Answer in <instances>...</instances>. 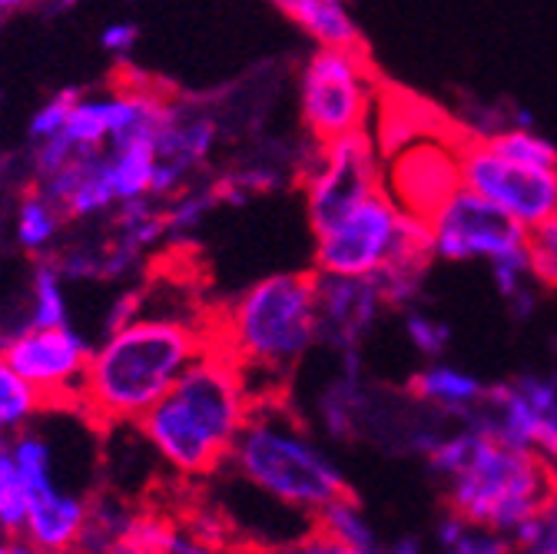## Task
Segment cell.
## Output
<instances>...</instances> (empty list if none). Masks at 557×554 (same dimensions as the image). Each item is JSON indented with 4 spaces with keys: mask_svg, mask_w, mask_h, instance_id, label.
<instances>
[{
    "mask_svg": "<svg viewBox=\"0 0 557 554\" xmlns=\"http://www.w3.org/2000/svg\"><path fill=\"white\" fill-rule=\"evenodd\" d=\"M139 306H144V299H139V293H126V296H120V299L113 303V309H110V329H113V325H120V322L136 319V316H139Z\"/></svg>",
    "mask_w": 557,
    "mask_h": 554,
    "instance_id": "cell-33",
    "label": "cell"
},
{
    "mask_svg": "<svg viewBox=\"0 0 557 554\" xmlns=\"http://www.w3.org/2000/svg\"><path fill=\"white\" fill-rule=\"evenodd\" d=\"M30 512V489L27 478L11 452V445H0V531L8 538H21Z\"/></svg>",
    "mask_w": 557,
    "mask_h": 554,
    "instance_id": "cell-22",
    "label": "cell"
},
{
    "mask_svg": "<svg viewBox=\"0 0 557 554\" xmlns=\"http://www.w3.org/2000/svg\"><path fill=\"white\" fill-rule=\"evenodd\" d=\"M66 322V293L63 272L57 262H40L30 280V319L27 325H63Z\"/></svg>",
    "mask_w": 557,
    "mask_h": 554,
    "instance_id": "cell-23",
    "label": "cell"
},
{
    "mask_svg": "<svg viewBox=\"0 0 557 554\" xmlns=\"http://www.w3.org/2000/svg\"><path fill=\"white\" fill-rule=\"evenodd\" d=\"M216 120L206 110L173 103L166 126L157 136V173H153V199L176 196L186 189L189 176L209 160L216 147Z\"/></svg>",
    "mask_w": 557,
    "mask_h": 554,
    "instance_id": "cell-13",
    "label": "cell"
},
{
    "mask_svg": "<svg viewBox=\"0 0 557 554\" xmlns=\"http://www.w3.org/2000/svg\"><path fill=\"white\" fill-rule=\"evenodd\" d=\"M216 199H220L216 189H213V193H196V189L176 193L173 206H170V210H163V213H166V236L193 233V230L206 220V213L213 210V202H216Z\"/></svg>",
    "mask_w": 557,
    "mask_h": 554,
    "instance_id": "cell-29",
    "label": "cell"
},
{
    "mask_svg": "<svg viewBox=\"0 0 557 554\" xmlns=\"http://www.w3.org/2000/svg\"><path fill=\"white\" fill-rule=\"evenodd\" d=\"M458 160L461 183L498 202L521 226L534 230L557 213V167H537L505 157L484 136L458 140Z\"/></svg>",
    "mask_w": 557,
    "mask_h": 554,
    "instance_id": "cell-8",
    "label": "cell"
},
{
    "mask_svg": "<svg viewBox=\"0 0 557 554\" xmlns=\"http://www.w3.org/2000/svg\"><path fill=\"white\" fill-rule=\"evenodd\" d=\"M531 253V272L541 286H557V213L537 223L528 236Z\"/></svg>",
    "mask_w": 557,
    "mask_h": 554,
    "instance_id": "cell-28",
    "label": "cell"
},
{
    "mask_svg": "<svg viewBox=\"0 0 557 554\" xmlns=\"http://www.w3.org/2000/svg\"><path fill=\"white\" fill-rule=\"evenodd\" d=\"M213 338V322L139 312L129 322L107 329L90 353V366L77 395L81 411L97 426H136L193 359Z\"/></svg>",
    "mask_w": 557,
    "mask_h": 554,
    "instance_id": "cell-2",
    "label": "cell"
},
{
    "mask_svg": "<svg viewBox=\"0 0 557 554\" xmlns=\"http://www.w3.org/2000/svg\"><path fill=\"white\" fill-rule=\"evenodd\" d=\"M375 74L362 47H319L299 74V116L309 140L329 144L369 126Z\"/></svg>",
    "mask_w": 557,
    "mask_h": 554,
    "instance_id": "cell-6",
    "label": "cell"
},
{
    "mask_svg": "<svg viewBox=\"0 0 557 554\" xmlns=\"http://www.w3.org/2000/svg\"><path fill=\"white\" fill-rule=\"evenodd\" d=\"M37 0H0V11L4 14H14V11H27V8H34Z\"/></svg>",
    "mask_w": 557,
    "mask_h": 554,
    "instance_id": "cell-34",
    "label": "cell"
},
{
    "mask_svg": "<svg viewBox=\"0 0 557 554\" xmlns=\"http://www.w3.org/2000/svg\"><path fill=\"white\" fill-rule=\"evenodd\" d=\"M405 332L411 338V345L418 353H425L432 359H438L445 353V345L451 342V329L432 316H422V312H408L405 316Z\"/></svg>",
    "mask_w": 557,
    "mask_h": 554,
    "instance_id": "cell-30",
    "label": "cell"
},
{
    "mask_svg": "<svg viewBox=\"0 0 557 554\" xmlns=\"http://www.w3.org/2000/svg\"><path fill=\"white\" fill-rule=\"evenodd\" d=\"M425 455L448 484V512L508 541L557 495V465L547 455L511 445L478 426L435 439Z\"/></svg>",
    "mask_w": 557,
    "mask_h": 554,
    "instance_id": "cell-3",
    "label": "cell"
},
{
    "mask_svg": "<svg viewBox=\"0 0 557 554\" xmlns=\"http://www.w3.org/2000/svg\"><path fill=\"white\" fill-rule=\"evenodd\" d=\"M44 395L17 372V366L0 349V435L27 429L44 408Z\"/></svg>",
    "mask_w": 557,
    "mask_h": 554,
    "instance_id": "cell-21",
    "label": "cell"
},
{
    "mask_svg": "<svg viewBox=\"0 0 557 554\" xmlns=\"http://www.w3.org/2000/svg\"><path fill=\"white\" fill-rule=\"evenodd\" d=\"M319 47H362L359 24L345 0H269Z\"/></svg>",
    "mask_w": 557,
    "mask_h": 554,
    "instance_id": "cell-18",
    "label": "cell"
},
{
    "mask_svg": "<svg viewBox=\"0 0 557 554\" xmlns=\"http://www.w3.org/2000/svg\"><path fill=\"white\" fill-rule=\"evenodd\" d=\"M461 186L458 140L438 133H418L392 153L382 170V189L401 206L405 213L425 220Z\"/></svg>",
    "mask_w": 557,
    "mask_h": 554,
    "instance_id": "cell-10",
    "label": "cell"
},
{
    "mask_svg": "<svg viewBox=\"0 0 557 554\" xmlns=\"http://www.w3.org/2000/svg\"><path fill=\"white\" fill-rule=\"evenodd\" d=\"M40 189L60 206L66 220H90L107 213L110 206H116L107 173V147H81L60 170L40 180Z\"/></svg>",
    "mask_w": 557,
    "mask_h": 554,
    "instance_id": "cell-14",
    "label": "cell"
},
{
    "mask_svg": "<svg viewBox=\"0 0 557 554\" xmlns=\"http://www.w3.org/2000/svg\"><path fill=\"white\" fill-rule=\"evenodd\" d=\"M256 405L259 398L236 356L223 342L209 338L176 385L139 415L136 432L176 475L209 478L226 468Z\"/></svg>",
    "mask_w": 557,
    "mask_h": 554,
    "instance_id": "cell-1",
    "label": "cell"
},
{
    "mask_svg": "<svg viewBox=\"0 0 557 554\" xmlns=\"http://www.w3.org/2000/svg\"><path fill=\"white\" fill-rule=\"evenodd\" d=\"M107 173L116 206L153 196L157 140H123L107 147Z\"/></svg>",
    "mask_w": 557,
    "mask_h": 554,
    "instance_id": "cell-19",
    "label": "cell"
},
{
    "mask_svg": "<svg viewBox=\"0 0 557 554\" xmlns=\"http://www.w3.org/2000/svg\"><path fill=\"white\" fill-rule=\"evenodd\" d=\"M136 37H139V30H136L133 24L120 21V24H110V27L103 30L100 44H103V50H110L113 57H126V53L136 47Z\"/></svg>",
    "mask_w": 557,
    "mask_h": 554,
    "instance_id": "cell-32",
    "label": "cell"
},
{
    "mask_svg": "<svg viewBox=\"0 0 557 554\" xmlns=\"http://www.w3.org/2000/svg\"><path fill=\"white\" fill-rule=\"evenodd\" d=\"M408 392L414 395V402H425L429 408H438L451 415V419H458L461 426H468L487 395V385H481L465 369L432 362L422 372H414V379L408 382Z\"/></svg>",
    "mask_w": 557,
    "mask_h": 554,
    "instance_id": "cell-16",
    "label": "cell"
},
{
    "mask_svg": "<svg viewBox=\"0 0 557 554\" xmlns=\"http://www.w3.org/2000/svg\"><path fill=\"white\" fill-rule=\"evenodd\" d=\"M63 136L77 147H110V113H107V97H77L70 107V116L63 123Z\"/></svg>",
    "mask_w": 557,
    "mask_h": 554,
    "instance_id": "cell-24",
    "label": "cell"
},
{
    "mask_svg": "<svg viewBox=\"0 0 557 554\" xmlns=\"http://www.w3.org/2000/svg\"><path fill=\"white\" fill-rule=\"evenodd\" d=\"M302 189L312 233L335 226L356 206L382 193L379 147L369 130L338 136V140L329 144H315V153L302 173Z\"/></svg>",
    "mask_w": 557,
    "mask_h": 554,
    "instance_id": "cell-7",
    "label": "cell"
},
{
    "mask_svg": "<svg viewBox=\"0 0 557 554\" xmlns=\"http://www.w3.org/2000/svg\"><path fill=\"white\" fill-rule=\"evenodd\" d=\"M63 210L60 206L37 186L34 193H27L17 202V213H14V236L17 246L27 253H47L57 246L60 230H63Z\"/></svg>",
    "mask_w": 557,
    "mask_h": 554,
    "instance_id": "cell-20",
    "label": "cell"
},
{
    "mask_svg": "<svg viewBox=\"0 0 557 554\" xmlns=\"http://www.w3.org/2000/svg\"><path fill=\"white\" fill-rule=\"evenodd\" d=\"M77 90H63V94H57V97H50L34 116H30V136L34 140H47V136H57V133H63V123H66V116H70V107L77 103Z\"/></svg>",
    "mask_w": 557,
    "mask_h": 554,
    "instance_id": "cell-31",
    "label": "cell"
},
{
    "mask_svg": "<svg viewBox=\"0 0 557 554\" xmlns=\"http://www.w3.org/2000/svg\"><path fill=\"white\" fill-rule=\"evenodd\" d=\"M4 356L17 366V372L44 395V402H77L87 366L90 345L81 332L63 325H24L21 332L0 342Z\"/></svg>",
    "mask_w": 557,
    "mask_h": 554,
    "instance_id": "cell-11",
    "label": "cell"
},
{
    "mask_svg": "<svg viewBox=\"0 0 557 554\" xmlns=\"http://www.w3.org/2000/svg\"><path fill=\"white\" fill-rule=\"evenodd\" d=\"M11 452H14V458H17V465H21V471L27 478L30 495L47 492V489H53V484H60L57 471H53V448H50V442L44 435L21 429V432H14Z\"/></svg>",
    "mask_w": 557,
    "mask_h": 554,
    "instance_id": "cell-25",
    "label": "cell"
},
{
    "mask_svg": "<svg viewBox=\"0 0 557 554\" xmlns=\"http://www.w3.org/2000/svg\"><path fill=\"white\" fill-rule=\"evenodd\" d=\"M319 293V345L335 353H356L379 312L388 309L375 275L315 272Z\"/></svg>",
    "mask_w": 557,
    "mask_h": 554,
    "instance_id": "cell-12",
    "label": "cell"
},
{
    "mask_svg": "<svg viewBox=\"0 0 557 554\" xmlns=\"http://www.w3.org/2000/svg\"><path fill=\"white\" fill-rule=\"evenodd\" d=\"M87 518H90L87 498L63 492L60 484H53L47 492L30 495V512H27V525L21 538L34 551H66L81 544Z\"/></svg>",
    "mask_w": 557,
    "mask_h": 554,
    "instance_id": "cell-15",
    "label": "cell"
},
{
    "mask_svg": "<svg viewBox=\"0 0 557 554\" xmlns=\"http://www.w3.org/2000/svg\"><path fill=\"white\" fill-rule=\"evenodd\" d=\"M226 465L275 505L309 518L329 502L348 495V481L338 465L302 426L293 422L283 398H269L252 408Z\"/></svg>",
    "mask_w": 557,
    "mask_h": 554,
    "instance_id": "cell-5",
    "label": "cell"
},
{
    "mask_svg": "<svg viewBox=\"0 0 557 554\" xmlns=\"http://www.w3.org/2000/svg\"><path fill=\"white\" fill-rule=\"evenodd\" d=\"M306 534L309 538L299 541L296 547H306V551H352V554L379 547L375 528L366 518L362 505L352 498V492L329 502L322 512H315L312 528Z\"/></svg>",
    "mask_w": 557,
    "mask_h": 554,
    "instance_id": "cell-17",
    "label": "cell"
},
{
    "mask_svg": "<svg viewBox=\"0 0 557 554\" xmlns=\"http://www.w3.org/2000/svg\"><path fill=\"white\" fill-rule=\"evenodd\" d=\"M0 24H4V11H0Z\"/></svg>",
    "mask_w": 557,
    "mask_h": 554,
    "instance_id": "cell-35",
    "label": "cell"
},
{
    "mask_svg": "<svg viewBox=\"0 0 557 554\" xmlns=\"http://www.w3.org/2000/svg\"><path fill=\"white\" fill-rule=\"evenodd\" d=\"M429 236L435 259L495 262L508 253L528 249L531 230L521 226L498 202L461 183L429 217Z\"/></svg>",
    "mask_w": 557,
    "mask_h": 554,
    "instance_id": "cell-9",
    "label": "cell"
},
{
    "mask_svg": "<svg viewBox=\"0 0 557 554\" xmlns=\"http://www.w3.org/2000/svg\"><path fill=\"white\" fill-rule=\"evenodd\" d=\"M259 402L283 398L289 379L319 345L315 272H272L236 296L213 322Z\"/></svg>",
    "mask_w": 557,
    "mask_h": 554,
    "instance_id": "cell-4",
    "label": "cell"
},
{
    "mask_svg": "<svg viewBox=\"0 0 557 554\" xmlns=\"http://www.w3.org/2000/svg\"><path fill=\"white\" fill-rule=\"evenodd\" d=\"M495 150H502L505 157H515L521 163H537V167H557V147L550 140H544L541 133L528 130V126H505L492 136H484Z\"/></svg>",
    "mask_w": 557,
    "mask_h": 554,
    "instance_id": "cell-27",
    "label": "cell"
},
{
    "mask_svg": "<svg viewBox=\"0 0 557 554\" xmlns=\"http://www.w3.org/2000/svg\"><path fill=\"white\" fill-rule=\"evenodd\" d=\"M153 196L136 199V202H123V213L116 220V239L133 246V249H150L153 243H160L166 236V213L153 210Z\"/></svg>",
    "mask_w": 557,
    "mask_h": 554,
    "instance_id": "cell-26",
    "label": "cell"
}]
</instances>
